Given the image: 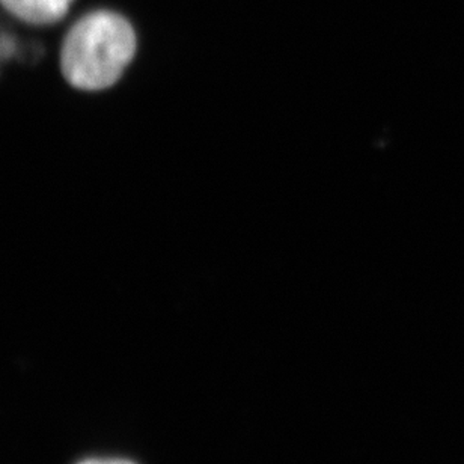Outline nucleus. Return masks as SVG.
Returning <instances> with one entry per match:
<instances>
[{"label": "nucleus", "mask_w": 464, "mask_h": 464, "mask_svg": "<svg viewBox=\"0 0 464 464\" xmlns=\"http://www.w3.org/2000/svg\"><path fill=\"white\" fill-rule=\"evenodd\" d=\"M136 34L127 18L97 9L79 18L63 38L59 63L65 81L95 92L120 81L136 53Z\"/></svg>", "instance_id": "1"}, {"label": "nucleus", "mask_w": 464, "mask_h": 464, "mask_svg": "<svg viewBox=\"0 0 464 464\" xmlns=\"http://www.w3.org/2000/svg\"><path fill=\"white\" fill-rule=\"evenodd\" d=\"M74 0H0V6L31 26H50L61 22Z\"/></svg>", "instance_id": "2"}, {"label": "nucleus", "mask_w": 464, "mask_h": 464, "mask_svg": "<svg viewBox=\"0 0 464 464\" xmlns=\"http://www.w3.org/2000/svg\"><path fill=\"white\" fill-rule=\"evenodd\" d=\"M77 464H134L127 460H100V459H92V460L81 461Z\"/></svg>", "instance_id": "3"}]
</instances>
